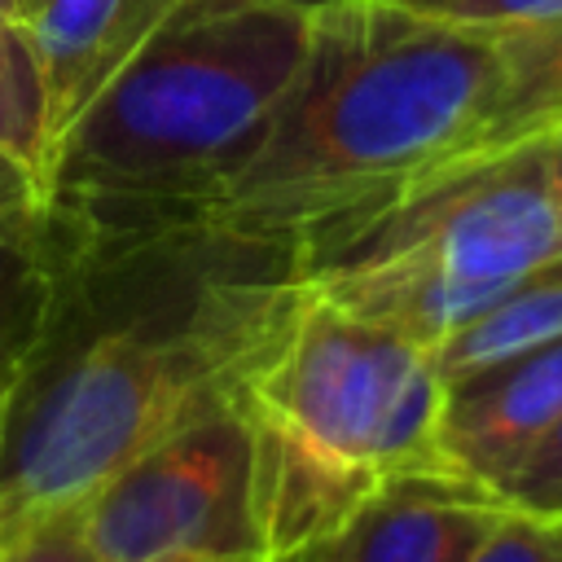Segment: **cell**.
Instances as JSON below:
<instances>
[{
  "label": "cell",
  "mask_w": 562,
  "mask_h": 562,
  "mask_svg": "<svg viewBox=\"0 0 562 562\" xmlns=\"http://www.w3.org/2000/svg\"><path fill=\"white\" fill-rule=\"evenodd\" d=\"M40 241V312L0 435V544L233 395L299 299L294 246L184 211L48 202Z\"/></svg>",
  "instance_id": "cell-1"
},
{
  "label": "cell",
  "mask_w": 562,
  "mask_h": 562,
  "mask_svg": "<svg viewBox=\"0 0 562 562\" xmlns=\"http://www.w3.org/2000/svg\"><path fill=\"white\" fill-rule=\"evenodd\" d=\"M501 83V35L351 0L316 18L307 61L263 140L184 215L303 255L461 158Z\"/></svg>",
  "instance_id": "cell-2"
},
{
  "label": "cell",
  "mask_w": 562,
  "mask_h": 562,
  "mask_svg": "<svg viewBox=\"0 0 562 562\" xmlns=\"http://www.w3.org/2000/svg\"><path fill=\"white\" fill-rule=\"evenodd\" d=\"M316 18L259 0H180L48 149V202L193 211L263 140Z\"/></svg>",
  "instance_id": "cell-3"
},
{
  "label": "cell",
  "mask_w": 562,
  "mask_h": 562,
  "mask_svg": "<svg viewBox=\"0 0 562 562\" xmlns=\"http://www.w3.org/2000/svg\"><path fill=\"white\" fill-rule=\"evenodd\" d=\"M237 404L255 430L263 562L303 553L382 483L443 470L430 351L303 285Z\"/></svg>",
  "instance_id": "cell-4"
},
{
  "label": "cell",
  "mask_w": 562,
  "mask_h": 562,
  "mask_svg": "<svg viewBox=\"0 0 562 562\" xmlns=\"http://www.w3.org/2000/svg\"><path fill=\"white\" fill-rule=\"evenodd\" d=\"M562 263V193L540 140L457 158L299 255V285L426 351Z\"/></svg>",
  "instance_id": "cell-5"
},
{
  "label": "cell",
  "mask_w": 562,
  "mask_h": 562,
  "mask_svg": "<svg viewBox=\"0 0 562 562\" xmlns=\"http://www.w3.org/2000/svg\"><path fill=\"white\" fill-rule=\"evenodd\" d=\"M101 562L259 558L255 430L237 391L136 452L83 501Z\"/></svg>",
  "instance_id": "cell-6"
},
{
  "label": "cell",
  "mask_w": 562,
  "mask_h": 562,
  "mask_svg": "<svg viewBox=\"0 0 562 562\" xmlns=\"http://www.w3.org/2000/svg\"><path fill=\"white\" fill-rule=\"evenodd\" d=\"M562 417V338L443 382L439 461L501 501V487Z\"/></svg>",
  "instance_id": "cell-7"
},
{
  "label": "cell",
  "mask_w": 562,
  "mask_h": 562,
  "mask_svg": "<svg viewBox=\"0 0 562 562\" xmlns=\"http://www.w3.org/2000/svg\"><path fill=\"white\" fill-rule=\"evenodd\" d=\"M501 501L448 470L382 483L329 536L281 562H470Z\"/></svg>",
  "instance_id": "cell-8"
},
{
  "label": "cell",
  "mask_w": 562,
  "mask_h": 562,
  "mask_svg": "<svg viewBox=\"0 0 562 562\" xmlns=\"http://www.w3.org/2000/svg\"><path fill=\"white\" fill-rule=\"evenodd\" d=\"M180 0H44L26 13L53 140L145 48Z\"/></svg>",
  "instance_id": "cell-9"
},
{
  "label": "cell",
  "mask_w": 562,
  "mask_h": 562,
  "mask_svg": "<svg viewBox=\"0 0 562 562\" xmlns=\"http://www.w3.org/2000/svg\"><path fill=\"white\" fill-rule=\"evenodd\" d=\"M558 338H562V263L514 285L505 299H496L487 312H479L452 338H443L430 351V360H435L439 378L452 382L474 369L501 364V360L536 351L544 342H558Z\"/></svg>",
  "instance_id": "cell-10"
},
{
  "label": "cell",
  "mask_w": 562,
  "mask_h": 562,
  "mask_svg": "<svg viewBox=\"0 0 562 562\" xmlns=\"http://www.w3.org/2000/svg\"><path fill=\"white\" fill-rule=\"evenodd\" d=\"M501 53H505V83L496 110L461 158L536 140L540 132L562 123V26L540 35H501Z\"/></svg>",
  "instance_id": "cell-11"
},
{
  "label": "cell",
  "mask_w": 562,
  "mask_h": 562,
  "mask_svg": "<svg viewBox=\"0 0 562 562\" xmlns=\"http://www.w3.org/2000/svg\"><path fill=\"white\" fill-rule=\"evenodd\" d=\"M0 149L44 180L53 149L44 75L26 22L9 18H0Z\"/></svg>",
  "instance_id": "cell-12"
},
{
  "label": "cell",
  "mask_w": 562,
  "mask_h": 562,
  "mask_svg": "<svg viewBox=\"0 0 562 562\" xmlns=\"http://www.w3.org/2000/svg\"><path fill=\"white\" fill-rule=\"evenodd\" d=\"M40 224L26 233L0 237V435H4L9 400H13L18 373H22V356H26L35 312H40V290H44Z\"/></svg>",
  "instance_id": "cell-13"
},
{
  "label": "cell",
  "mask_w": 562,
  "mask_h": 562,
  "mask_svg": "<svg viewBox=\"0 0 562 562\" xmlns=\"http://www.w3.org/2000/svg\"><path fill=\"white\" fill-rule=\"evenodd\" d=\"M0 562H101V558L88 540L83 505H66L26 522L13 540H4Z\"/></svg>",
  "instance_id": "cell-14"
},
{
  "label": "cell",
  "mask_w": 562,
  "mask_h": 562,
  "mask_svg": "<svg viewBox=\"0 0 562 562\" xmlns=\"http://www.w3.org/2000/svg\"><path fill=\"white\" fill-rule=\"evenodd\" d=\"M501 505L531 514V518L562 522V417L536 443V452L518 465V474L501 487Z\"/></svg>",
  "instance_id": "cell-15"
},
{
  "label": "cell",
  "mask_w": 562,
  "mask_h": 562,
  "mask_svg": "<svg viewBox=\"0 0 562 562\" xmlns=\"http://www.w3.org/2000/svg\"><path fill=\"white\" fill-rule=\"evenodd\" d=\"M470 562H562V522L501 505L492 531L483 536Z\"/></svg>",
  "instance_id": "cell-16"
},
{
  "label": "cell",
  "mask_w": 562,
  "mask_h": 562,
  "mask_svg": "<svg viewBox=\"0 0 562 562\" xmlns=\"http://www.w3.org/2000/svg\"><path fill=\"white\" fill-rule=\"evenodd\" d=\"M439 18L487 35H540L562 26V0H452Z\"/></svg>",
  "instance_id": "cell-17"
},
{
  "label": "cell",
  "mask_w": 562,
  "mask_h": 562,
  "mask_svg": "<svg viewBox=\"0 0 562 562\" xmlns=\"http://www.w3.org/2000/svg\"><path fill=\"white\" fill-rule=\"evenodd\" d=\"M48 211V184L0 149V237L26 233Z\"/></svg>",
  "instance_id": "cell-18"
},
{
  "label": "cell",
  "mask_w": 562,
  "mask_h": 562,
  "mask_svg": "<svg viewBox=\"0 0 562 562\" xmlns=\"http://www.w3.org/2000/svg\"><path fill=\"white\" fill-rule=\"evenodd\" d=\"M536 140H540V149H544V167H549V176H553V189L562 193V123H553V127L540 132Z\"/></svg>",
  "instance_id": "cell-19"
},
{
  "label": "cell",
  "mask_w": 562,
  "mask_h": 562,
  "mask_svg": "<svg viewBox=\"0 0 562 562\" xmlns=\"http://www.w3.org/2000/svg\"><path fill=\"white\" fill-rule=\"evenodd\" d=\"M259 4H277V9H290V13H303V18H325L351 0H259Z\"/></svg>",
  "instance_id": "cell-20"
},
{
  "label": "cell",
  "mask_w": 562,
  "mask_h": 562,
  "mask_svg": "<svg viewBox=\"0 0 562 562\" xmlns=\"http://www.w3.org/2000/svg\"><path fill=\"white\" fill-rule=\"evenodd\" d=\"M391 4H400V9H413V13H430V18H439L452 0H391Z\"/></svg>",
  "instance_id": "cell-21"
},
{
  "label": "cell",
  "mask_w": 562,
  "mask_h": 562,
  "mask_svg": "<svg viewBox=\"0 0 562 562\" xmlns=\"http://www.w3.org/2000/svg\"><path fill=\"white\" fill-rule=\"evenodd\" d=\"M0 18H9V22H26V0H0Z\"/></svg>",
  "instance_id": "cell-22"
},
{
  "label": "cell",
  "mask_w": 562,
  "mask_h": 562,
  "mask_svg": "<svg viewBox=\"0 0 562 562\" xmlns=\"http://www.w3.org/2000/svg\"><path fill=\"white\" fill-rule=\"evenodd\" d=\"M171 562H259V558H171Z\"/></svg>",
  "instance_id": "cell-23"
},
{
  "label": "cell",
  "mask_w": 562,
  "mask_h": 562,
  "mask_svg": "<svg viewBox=\"0 0 562 562\" xmlns=\"http://www.w3.org/2000/svg\"><path fill=\"white\" fill-rule=\"evenodd\" d=\"M40 4H44V0H26V13H31V9H40Z\"/></svg>",
  "instance_id": "cell-24"
}]
</instances>
